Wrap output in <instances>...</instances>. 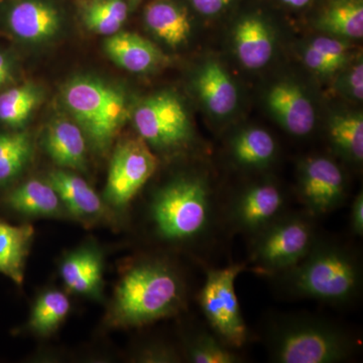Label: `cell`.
<instances>
[{
	"label": "cell",
	"instance_id": "11",
	"mask_svg": "<svg viewBox=\"0 0 363 363\" xmlns=\"http://www.w3.org/2000/svg\"><path fill=\"white\" fill-rule=\"evenodd\" d=\"M104 252L94 243H86L67 253L60 264V276L69 292L101 300L104 296Z\"/></svg>",
	"mask_w": 363,
	"mask_h": 363
},
{
	"label": "cell",
	"instance_id": "29",
	"mask_svg": "<svg viewBox=\"0 0 363 363\" xmlns=\"http://www.w3.org/2000/svg\"><path fill=\"white\" fill-rule=\"evenodd\" d=\"M186 359L192 363H236L240 357L217 336L198 332L185 344Z\"/></svg>",
	"mask_w": 363,
	"mask_h": 363
},
{
	"label": "cell",
	"instance_id": "10",
	"mask_svg": "<svg viewBox=\"0 0 363 363\" xmlns=\"http://www.w3.org/2000/svg\"><path fill=\"white\" fill-rule=\"evenodd\" d=\"M345 179L331 160L311 157L301 167L300 195L313 216H322L340 206L345 198Z\"/></svg>",
	"mask_w": 363,
	"mask_h": 363
},
{
	"label": "cell",
	"instance_id": "35",
	"mask_svg": "<svg viewBox=\"0 0 363 363\" xmlns=\"http://www.w3.org/2000/svg\"><path fill=\"white\" fill-rule=\"evenodd\" d=\"M351 227L353 233L357 235H362L363 233V195L362 192L355 197L353 201L352 209H351Z\"/></svg>",
	"mask_w": 363,
	"mask_h": 363
},
{
	"label": "cell",
	"instance_id": "31",
	"mask_svg": "<svg viewBox=\"0 0 363 363\" xmlns=\"http://www.w3.org/2000/svg\"><path fill=\"white\" fill-rule=\"evenodd\" d=\"M310 45L325 56L338 62L342 66L347 60V45L337 40L330 39V38H317Z\"/></svg>",
	"mask_w": 363,
	"mask_h": 363
},
{
	"label": "cell",
	"instance_id": "20",
	"mask_svg": "<svg viewBox=\"0 0 363 363\" xmlns=\"http://www.w3.org/2000/svg\"><path fill=\"white\" fill-rule=\"evenodd\" d=\"M145 21L147 28L172 48L185 44L192 32L186 9L169 0H156L149 4Z\"/></svg>",
	"mask_w": 363,
	"mask_h": 363
},
{
	"label": "cell",
	"instance_id": "19",
	"mask_svg": "<svg viewBox=\"0 0 363 363\" xmlns=\"http://www.w3.org/2000/svg\"><path fill=\"white\" fill-rule=\"evenodd\" d=\"M35 228L30 224L11 225L0 220V274L21 286Z\"/></svg>",
	"mask_w": 363,
	"mask_h": 363
},
{
	"label": "cell",
	"instance_id": "6",
	"mask_svg": "<svg viewBox=\"0 0 363 363\" xmlns=\"http://www.w3.org/2000/svg\"><path fill=\"white\" fill-rule=\"evenodd\" d=\"M243 264L223 269H208L206 281L199 294V304L208 323L219 338L231 348L247 342V324L235 292L236 278L245 271Z\"/></svg>",
	"mask_w": 363,
	"mask_h": 363
},
{
	"label": "cell",
	"instance_id": "32",
	"mask_svg": "<svg viewBox=\"0 0 363 363\" xmlns=\"http://www.w3.org/2000/svg\"><path fill=\"white\" fill-rule=\"evenodd\" d=\"M306 65L317 73L329 74L337 71L342 65L317 51L311 45L307 48L304 56Z\"/></svg>",
	"mask_w": 363,
	"mask_h": 363
},
{
	"label": "cell",
	"instance_id": "30",
	"mask_svg": "<svg viewBox=\"0 0 363 363\" xmlns=\"http://www.w3.org/2000/svg\"><path fill=\"white\" fill-rule=\"evenodd\" d=\"M181 359L179 351L171 344L162 341L143 344L133 357V362L140 363H176Z\"/></svg>",
	"mask_w": 363,
	"mask_h": 363
},
{
	"label": "cell",
	"instance_id": "23",
	"mask_svg": "<svg viewBox=\"0 0 363 363\" xmlns=\"http://www.w3.org/2000/svg\"><path fill=\"white\" fill-rule=\"evenodd\" d=\"M71 311L68 295L58 289H47L35 298L25 329L40 337L58 331Z\"/></svg>",
	"mask_w": 363,
	"mask_h": 363
},
{
	"label": "cell",
	"instance_id": "38",
	"mask_svg": "<svg viewBox=\"0 0 363 363\" xmlns=\"http://www.w3.org/2000/svg\"><path fill=\"white\" fill-rule=\"evenodd\" d=\"M281 1H283L284 4H288V6L300 9V7L307 6L311 0H281Z\"/></svg>",
	"mask_w": 363,
	"mask_h": 363
},
{
	"label": "cell",
	"instance_id": "3",
	"mask_svg": "<svg viewBox=\"0 0 363 363\" xmlns=\"http://www.w3.org/2000/svg\"><path fill=\"white\" fill-rule=\"evenodd\" d=\"M291 292L322 302H347L359 288L360 269L348 250L336 245H318L286 272Z\"/></svg>",
	"mask_w": 363,
	"mask_h": 363
},
{
	"label": "cell",
	"instance_id": "18",
	"mask_svg": "<svg viewBox=\"0 0 363 363\" xmlns=\"http://www.w3.org/2000/svg\"><path fill=\"white\" fill-rule=\"evenodd\" d=\"M107 56L117 66L135 73L150 71L161 63L162 52L150 40L128 32H118L105 40Z\"/></svg>",
	"mask_w": 363,
	"mask_h": 363
},
{
	"label": "cell",
	"instance_id": "21",
	"mask_svg": "<svg viewBox=\"0 0 363 363\" xmlns=\"http://www.w3.org/2000/svg\"><path fill=\"white\" fill-rule=\"evenodd\" d=\"M234 47L241 64L253 70L262 68L271 60L274 40L264 21L257 18H247L236 26Z\"/></svg>",
	"mask_w": 363,
	"mask_h": 363
},
{
	"label": "cell",
	"instance_id": "12",
	"mask_svg": "<svg viewBox=\"0 0 363 363\" xmlns=\"http://www.w3.org/2000/svg\"><path fill=\"white\" fill-rule=\"evenodd\" d=\"M47 182L58 193L69 214L76 220L93 223L108 218V205L80 176L66 169H52L48 174Z\"/></svg>",
	"mask_w": 363,
	"mask_h": 363
},
{
	"label": "cell",
	"instance_id": "28",
	"mask_svg": "<svg viewBox=\"0 0 363 363\" xmlns=\"http://www.w3.org/2000/svg\"><path fill=\"white\" fill-rule=\"evenodd\" d=\"M329 133L334 145L341 152L357 162L363 159V117L362 114H347L333 117Z\"/></svg>",
	"mask_w": 363,
	"mask_h": 363
},
{
	"label": "cell",
	"instance_id": "4",
	"mask_svg": "<svg viewBox=\"0 0 363 363\" xmlns=\"http://www.w3.org/2000/svg\"><path fill=\"white\" fill-rule=\"evenodd\" d=\"M272 358L279 363H335L350 357L353 341L335 325L313 318H293L272 331Z\"/></svg>",
	"mask_w": 363,
	"mask_h": 363
},
{
	"label": "cell",
	"instance_id": "34",
	"mask_svg": "<svg viewBox=\"0 0 363 363\" xmlns=\"http://www.w3.org/2000/svg\"><path fill=\"white\" fill-rule=\"evenodd\" d=\"M198 13L204 16H214L221 13L233 0H191Z\"/></svg>",
	"mask_w": 363,
	"mask_h": 363
},
{
	"label": "cell",
	"instance_id": "37",
	"mask_svg": "<svg viewBox=\"0 0 363 363\" xmlns=\"http://www.w3.org/2000/svg\"><path fill=\"white\" fill-rule=\"evenodd\" d=\"M0 75L7 78L11 76V65H9V60L2 54H0Z\"/></svg>",
	"mask_w": 363,
	"mask_h": 363
},
{
	"label": "cell",
	"instance_id": "22",
	"mask_svg": "<svg viewBox=\"0 0 363 363\" xmlns=\"http://www.w3.org/2000/svg\"><path fill=\"white\" fill-rule=\"evenodd\" d=\"M196 86L202 101L215 116H227L235 109L238 90L227 72L218 63L211 62L203 67Z\"/></svg>",
	"mask_w": 363,
	"mask_h": 363
},
{
	"label": "cell",
	"instance_id": "27",
	"mask_svg": "<svg viewBox=\"0 0 363 363\" xmlns=\"http://www.w3.org/2000/svg\"><path fill=\"white\" fill-rule=\"evenodd\" d=\"M38 91L32 86L11 88L0 94V121L9 126H20L39 104Z\"/></svg>",
	"mask_w": 363,
	"mask_h": 363
},
{
	"label": "cell",
	"instance_id": "9",
	"mask_svg": "<svg viewBox=\"0 0 363 363\" xmlns=\"http://www.w3.org/2000/svg\"><path fill=\"white\" fill-rule=\"evenodd\" d=\"M157 168V157L143 138L121 142L112 155L104 190L105 202L118 210L125 209Z\"/></svg>",
	"mask_w": 363,
	"mask_h": 363
},
{
	"label": "cell",
	"instance_id": "15",
	"mask_svg": "<svg viewBox=\"0 0 363 363\" xmlns=\"http://www.w3.org/2000/svg\"><path fill=\"white\" fill-rule=\"evenodd\" d=\"M6 205L16 213L30 217L62 219L71 217L49 182L32 179L7 193Z\"/></svg>",
	"mask_w": 363,
	"mask_h": 363
},
{
	"label": "cell",
	"instance_id": "33",
	"mask_svg": "<svg viewBox=\"0 0 363 363\" xmlns=\"http://www.w3.org/2000/svg\"><path fill=\"white\" fill-rule=\"evenodd\" d=\"M87 9L104 14L121 23H124L128 18V6L123 0H99L90 4Z\"/></svg>",
	"mask_w": 363,
	"mask_h": 363
},
{
	"label": "cell",
	"instance_id": "36",
	"mask_svg": "<svg viewBox=\"0 0 363 363\" xmlns=\"http://www.w3.org/2000/svg\"><path fill=\"white\" fill-rule=\"evenodd\" d=\"M350 86V92L353 96L358 100H362L363 98V66L362 64H357L352 71L350 72L347 80Z\"/></svg>",
	"mask_w": 363,
	"mask_h": 363
},
{
	"label": "cell",
	"instance_id": "25",
	"mask_svg": "<svg viewBox=\"0 0 363 363\" xmlns=\"http://www.w3.org/2000/svg\"><path fill=\"white\" fill-rule=\"evenodd\" d=\"M276 152V143L267 131L248 128L238 133L233 142L234 159L241 166L260 168L272 161Z\"/></svg>",
	"mask_w": 363,
	"mask_h": 363
},
{
	"label": "cell",
	"instance_id": "5",
	"mask_svg": "<svg viewBox=\"0 0 363 363\" xmlns=\"http://www.w3.org/2000/svg\"><path fill=\"white\" fill-rule=\"evenodd\" d=\"M64 101L99 152L108 149L126 116L123 93L91 78H79L64 90Z\"/></svg>",
	"mask_w": 363,
	"mask_h": 363
},
{
	"label": "cell",
	"instance_id": "14",
	"mask_svg": "<svg viewBox=\"0 0 363 363\" xmlns=\"http://www.w3.org/2000/svg\"><path fill=\"white\" fill-rule=\"evenodd\" d=\"M267 105L281 125L294 135H308L314 128V108L297 85L274 86L267 95Z\"/></svg>",
	"mask_w": 363,
	"mask_h": 363
},
{
	"label": "cell",
	"instance_id": "8",
	"mask_svg": "<svg viewBox=\"0 0 363 363\" xmlns=\"http://www.w3.org/2000/svg\"><path fill=\"white\" fill-rule=\"evenodd\" d=\"M133 123L140 138L161 150L183 147L192 140V126L180 100L169 93L147 98L136 108Z\"/></svg>",
	"mask_w": 363,
	"mask_h": 363
},
{
	"label": "cell",
	"instance_id": "7",
	"mask_svg": "<svg viewBox=\"0 0 363 363\" xmlns=\"http://www.w3.org/2000/svg\"><path fill=\"white\" fill-rule=\"evenodd\" d=\"M311 222L300 216L278 218L259 231L253 264L264 274L286 272L297 266L316 243Z\"/></svg>",
	"mask_w": 363,
	"mask_h": 363
},
{
	"label": "cell",
	"instance_id": "16",
	"mask_svg": "<svg viewBox=\"0 0 363 363\" xmlns=\"http://www.w3.org/2000/svg\"><path fill=\"white\" fill-rule=\"evenodd\" d=\"M7 23L18 39L33 43L51 39L61 26L58 11L37 0H26L13 6Z\"/></svg>",
	"mask_w": 363,
	"mask_h": 363
},
{
	"label": "cell",
	"instance_id": "2",
	"mask_svg": "<svg viewBox=\"0 0 363 363\" xmlns=\"http://www.w3.org/2000/svg\"><path fill=\"white\" fill-rule=\"evenodd\" d=\"M211 193L200 177L184 176L159 189L150 205L155 230L169 242H191L206 234L212 218Z\"/></svg>",
	"mask_w": 363,
	"mask_h": 363
},
{
	"label": "cell",
	"instance_id": "26",
	"mask_svg": "<svg viewBox=\"0 0 363 363\" xmlns=\"http://www.w3.org/2000/svg\"><path fill=\"white\" fill-rule=\"evenodd\" d=\"M30 152V140L26 133H0V186L18 176Z\"/></svg>",
	"mask_w": 363,
	"mask_h": 363
},
{
	"label": "cell",
	"instance_id": "13",
	"mask_svg": "<svg viewBox=\"0 0 363 363\" xmlns=\"http://www.w3.org/2000/svg\"><path fill=\"white\" fill-rule=\"evenodd\" d=\"M284 205V196L277 186L257 184L247 189L236 200L231 217L240 230L259 233L279 218Z\"/></svg>",
	"mask_w": 363,
	"mask_h": 363
},
{
	"label": "cell",
	"instance_id": "39",
	"mask_svg": "<svg viewBox=\"0 0 363 363\" xmlns=\"http://www.w3.org/2000/svg\"><path fill=\"white\" fill-rule=\"evenodd\" d=\"M7 79H9V78L4 77V76L0 75V86H1L2 84H4V83L6 82Z\"/></svg>",
	"mask_w": 363,
	"mask_h": 363
},
{
	"label": "cell",
	"instance_id": "24",
	"mask_svg": "<svg viewBox=\"0 0 363 363\" xmlns=\"http://www.w3.org/2000/svg\"><path fill=\"white\" fill-rule=\"evenodd\" d=\"M319 28L351 39L362 38V0H336L322 14Z\"/></svg>",
	"mask_w": 363,
	"mask_h": 363
},
{
	"label": "cell",
	"instance_id": "17",
	"mask_svg": "<svg viewBox=\"0 0 363 363\" xmlns=\"http://www.w3.org/2000/svg\"><path fill=\"white\" fill-rule=\"evenodd\" d=\"M45 149L61 169L85 171L87 164L86 140L80 126L66 119L55 121L45 133Z\"/></svg>",
	"mask_w": 363,
	"mask_h": 363
},
{
	"label": "cell",
	"instance_id": "1",
	"mask_svg": "<svg viewBox=\"0 0 363 363\" xmlns=\"http://www.w3.org/2000/svg\"><path fill=\"white\" fill-rule=\"evenodd\" d=\"M186 303L180 272L164 259L138 260L123 272L104 317L107 328H140L176 316Z\"/></svg>",
	"mask_w": 363,
	"mask_h": 363
}]
</instances>
